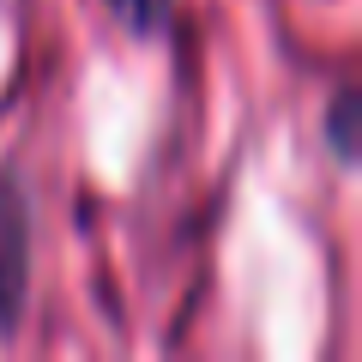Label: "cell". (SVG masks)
I'll use <instances>...</instances> for the list:
<instances>
[{
    "label": "cell",
    "mask_w": 362,
    "mask_h": 362,
    "mask_svg": "<svg viewBox=\"0 0 362 362\" xmlns=\"http://www.w3.org/2000/svg\"><path fill=\"white\" fill-rule=\"evenodd\" d=\"M30 296V199L13 175H0V332H13Z\"/></svg>",
    "instance_id": "obj_1"
},
{
    "label": "cell",
    "mask_w": 362,
    "mask_h": 362,
    "mask_svg": "<svg viewBox=\"0 0 362 362\" xmlns=\"http://www.w3.org/2000/svg\"><path fill=\"white\" fill-rule=\"evenodd\" d=\"M109 13H115L127 30H139V37H157L163 18H169V0H109Z\"/></svg>",
    "instance_id": "obj_2"
},
{
    "label": "cell",
    "mask_w": 362,
    "mask_h": 362,
    "mask_svg": "<svg viewBox=\"0 0 362 362\" xmlns=\"http://www.w3.org/2000/svg\"><path fill=\"white\" fill-rule=\"evenodd\" d=\"M350 90H338V103H332V145H338V157H350Z\"/></svg>",
    "instance_id": "obj_3"
}]
</instances>
